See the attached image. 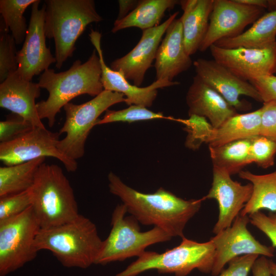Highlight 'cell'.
<instances>
[{"instance_id": "1", "label": "cell", "mask_w": 276, "mask_h": 276, "mask_svg": "<svg viewBox=\"0 0 276 276\" xmlns=\"http://www.w3.org/2000/svg\"><path fill=\"white\" fill-rule=\"evenodd\" d=\"M109 191L118 196L127 212L145 225H154L172 238L184 237L188 222L199 211L202 198L185 200L162 187L153 193H144L129 187L114 173L108 175Z\"/></svg>"}, {"instance_id": "2", "label": "cell", "mask_w": 276, "mask_h": 276, "mask_svg": "<svg viewBox=\"0 0 276 276\" xmlns=\"http://www.w3.org/2000/svg\"><path fill=\"white\" fill-rule=\"evenodd\" d=\"M101 66L99 57L95 49L84 63L75 61L70 68L56 73L49 68L42 73L37 83L40 87L49 92L48 98L36 103L41 120L47 119L52 127L57 114L74 98L86 94L96 97L104 90L101 82Z\"/></svg>"}, {"instance_id": "3", "label": "cell", "mask_w": 276, "mask_h": 276, "mask_svg": "<svg viewBox=\"0 0 276 276\" xmlns=\"http://www.w3.org/2000/svg\"><path fill=\"white\" fill-rule=\"evenodd\" d=\"M103 242L95 224L79 214L65 223L40 228L34 245L38 251L52 252L65 267L85 269L95 264Z\"/></svg>"}, {"instance_id": "4", "label": "cell", "mask_w": 276, "mask_h": 276, "mask_svg": "<svg viewBox=\"0 0 276 276\" xmlns=\"http://www.w3.org/2000/svg\"><path fill=\"white\" fill-rule=\"evenodd\" d=\"M30 191L32 207L41 228L65 223L80 214L73 189L57 165L42 164Z\"/></svg>"}, {"instance_id": "5", "label": "cell", "mask_w": 276, "mask_h": 276, "mask_svg": "<svg viewBox=\"0 0 276 276\" xmlns=\"http://www.w3.org/2000/svg\"><path fill=\"white\" fill-rule=\"evenodd\" d=\"M44 32L55 43L56 67L60 69L76 50L75 43L93 22L103 20L94 0H46Z\"/></svg>"}, {"instance_id": "6", "label": "cell", "mask_w": 276, "mask_h": 276, "mask_svg": "<svg viewBox=\"0 0 276 276\" xmlns=\"http://www.w3.org/2000/svg\"><path fill=\"white\" fill-rule=\"evenodd\" d=\"M181 239L178 246L164 252L146 251L115 276H137L152 269L175 276H187L194 269L211 273L215 255L213 242L210 240L200 243L185 236Z\"/></svg>"}, {"instance_id": "7", "label": "cell", "mask_w": 276, "mask_h": 276, "mask_svg": "<svg viewBox=\"0 0 276 276\" xmlns=\"http://www.w3.org/2000/svg\"><path fill=\"white\" fill-rule=\"evenodd\" d=\"M125 205L118 204L111 217V229L103 241L95 264L104 265L113 262L123 261L133 257L138 258L150 245L171 240L172 237L161 228L154 226L141 232L139 222L131 215L125 217Z\"/></svg>"}, {"instance_id": "8", "label": "cell", "mask_w": 276, "mask_h": 276, "mask_svg": "<svg viewBox=\"0 0 276 276\" xmlns=\"http://www.w3.org/2000/svg\"><path fill=\"white\" fill-rule=\"evenodd\" d=\"M124 97L119 93L104 90L84 103L66 104L63 107L65 120L58 132L60 134L65 133V136L58 142L59 150L74 160L82 157L86 141L91 129L97 125L100 116L110 106L125 102Z\"/></svg>"}, {"instance_id": "9", "label": "cell", "mask_w": 276, "mask_h": 276, "mask_svg": "<svg viewBox=\"0 0 276 276\" xmlns=\"http://www.w3.org/2000/svg\"><path fill=\"white\" fill-rule=\"evenodd\" d=\"M41 227L32 206L14 217L0 221V276H6L33 260L34 243Z\"/></svg>"}, {"instance_id": "10", "label": "cell", "mask_w": 276, "mask_h": 276, "mask_svg": "<svg viewBox=\"0 0 276 276\" xmlns=\"http://www.w3.org/2000/svg\"><path fill=\"white\" fill-rule=\"evenodd\" d=\"M60 135L46 128L34 127L13 140L0 143V159L5 166H11L50 157L60 160L68 172H75L76 160L67 157L57 147Z\"/></svg>"}, {"instance_id": "11", "label": "cell", "mask_w": 276, "mask_h": 276, "mask_svg": "<svg viewBox=\"0 0 276 276\" xmlns=\"http://www.w3.org/2000/svg\"><path fill=\"white\" fill-rule=\"evenodd\" d=\"M248 223V216L239 214L230 227L211 238L215 248L212 276H217L226 264L239 256L251 254L267 257L274 256V247L256 240L247 228Z\"/></svg>"}, {"instance_id": "12", "label": "cell", "mask_w": 276, "mask_h": 276, "mask_svg": "<svg viewBox=\"0 0 276 276\" xmlns=\"http://www.w3.org/2000/svg\"><path fill=\"white\" fill-rule=\"evenodd\" d=\"M264 11L263 8L236 0H214L208 31L199 51L204 52L221 39L241 34L246 26L261 17Z\"/></svg>"}, {"instance_id": "13", "label": "cell", "mask_w": 276, "mask_h": 276, "mask_svg": "<svg viewBox=\"0 0 276 276\" xmlns=\"http://www.w3.org/2000/svg\"><path fill=\"white\" fill-rule=\"evenodd\" d=\"M213 59L238 77L248 82L273 75L276 68V41L258 48L210 47Z\"/></svg>"}, {"instance_id": "14", "label": "cell", "mask_w": 276, "mask_h": 276, "mask_svg": "<svg viewBox=\"0 0 276 276\" xmlns=\"http://www.w3.org/2000/svg\"><path fill=\"white\" fill-rule=\"evenodd\" d=\"M40 0L31 6V13L26 36L21 49L17 51V72L25 80L32 81L34 76L49 69L56 62L50 48L46 45L44 32L45 4L39 8Z\"/></svg>"}, {"instance_id": "15", "label": "cell", "mask_w": 276, "mask_h": 276, "mask_svg": "<svg viewBox=\"0 0 276 276\" xmlns=\"http://www.w3.org/2000/svg\"><path fill=\"white\" fill-rule=\"evenodd\" d=\"M252 186L249 183L242 185L233 180L225 170L213 167L212 186L207 195L202 198L214 199L218 204L219 215L213 227L215 235L230 227L249 200Z\"/></svg>"}, {"instance_id": "16", "label": "cell", "mask_w": 276, "mask_h": 276, "mask_svg": "<svg viewBox=\"0 0 276 276\" xmlns=\"http://www.w3.org/2000/svg\"><path fill=\"white\" fill-rule=\"evenodd\" d=\"M193 64L196 75L237 110H247L250 108L249 103L240 100L241 96L262 102L259 93L249 82L238 77L214 59L198 58Z\"/></svg>"}, {"instance_id": "17", "label": "cell", "mask_w": 276, "mask_h": 276, "mask_svg": "<svg viewBox=\"0 0 276 276\" xmlns=\"http://www.w3.org/2000/svg\"><path fill=\"white\" fill-rule=\"evenodd\" d=\"M178 13V11L175 12L161 24L143 31L141 38L134 48L124 56L113 61L110 68L121 72L126 79L140 87L147 71L155 59L163 36Z\"/></svg>"}, {"instance_id": "18", "label": "cell", "mask_w": 276, "mask_h": 276, "mask_svg": "<svg viewBox=\"0 0 276 276\" xmlns=\"http://www.w3.org/2000/svg\"><path fill=\"white\" fill-rule=\"evenodd\" d=\"M89 36L99 57L102 70L101 82L104 90L123 94L126 97L125 103L127 105L150 107L157 97L158 89L179 84L176 81L156 80L144 87L131 84L121 72L112 70L106 64L101 47V34L91 30Z\"/></svg>"}, {"instance_id": "19", "label": "cell", "mask_w": 276, "mask_h": 276, "mask_svg": "<svg viewBox=\"0 0 276 276\" xmlns=\"http://www.w3.org/2000/svg\"><path fill=\"white\" fill-rule=\"evenodd\" d=\"M40 89L38 83L24 80L16 71L1 83L0 107L17 114L34 127L45 128L35 103Z\"/></svg>"}, {"instance_id": "20", "label": "cell", "mask_w": 276, "mask_h": 276, "mask_svg": "<svg viewBox=\"0 0 276 276\" xmlns=\"http://www.w3.org/2000/svg\"><path fill=\"white\" fill-rule=\"evenodd\" d=\"M165 34L155 59L156 78L173 81L175 77L189 69L193 62L185 49L180 18L172 22Z\"/></svg>"}, {"instance_id": "21", "label": "cell", "mask_w": 276, "mask_h": 276, "mask_svg": "<svg viewBox=\"0 0 276 276\" xmlns=\"http://www.w3.org/2000/svg\"><path fill=\"white\" fill-rule=\"evenodd\" d=\"M186 103L189 116L196 115L208 119L215 128L238 113L234 107L196 75L187 91Z\"/></svg>"}, {"instance_id": "22", "label": "cell", "mask_w": 276, "mask_h": 276, "mask_svg": "<svg viewBox=\"0 0 276 276\" xmlns=\"http://www.w3.org/2000/svg\"><path fill=\"white\" fill-rule=\"evenodd\" d=\"M213 4L214 0L180 1L184 44L190 56L199 50L206 35Z\"/></svg>"}, {"instance_id": "23", "label": "cell", "mask_w": 276, "mask_h": 276, "mask_svg": "<svg viewBox=\"0 0 276 276\" xmlns=\"http://www.w3.org/2000/svg\"><path fill=\"white\" fill-rule=\"evenodd\" d=\"M180 4L177 0H140L136 7L126 17L116 20L111 32L131 27H136L143 31L159 25L167 10L173 9Z\"/></svg>"}, {"instance_id": "24", "label": "cell", "mask_w": 276, "mask_h": 276, "mask_svg": "<svg viewBox=\"0 0 276 276\" xmlns=\"http://www.w3.org/2000/svg\"><path fill=\"white\" fill-rule=\"evenodd\" d=\"M276 37V10L263 14L252 26L241 34L221 39L214 44L222 48L239 47L258 48L275 41Z\"/></svg>"}, {"instance_id": "25", "label": "cell", "mask_w": 276, "mask_h": 276, "mask_svg": "<svg viewBox=\"0 0 276 276\" xmlns=\"http://www.w3.org/2000/svg\"><path fill=\"white\" fill-rule=\"evenodd\" d=\"M239 177L249 181L252 186L251 196L240 215L248 216L261 210L276 213V170L258 175L249 171H241Z\"/></svg>"}, {"instance_id": "26", "label": "cell", "mask_w": 276, "mask_h": 276, "mask_svg": "<svg viewBox=\"0 0 276 276\" xmlns=\"http://www.w3.org/2000/svg\"><path fill=\"white\" fill-rule=\"evenodd\" d=\"M261 122V108L248 113H237L216 128L214 137L209 146H219L258 135Z\"/></svg>"}, {"instance_id": "27", "label": "cell", "mask_w": 276, "mask_h": 276, "mask_svg": "<svg viewBox=\"0 0 276 276\" xmlns=\"http://www.w3.org/2000/svg\"><path fill=\"white\" fill-rule=\"evenodd\" d=\"M251 138L240 140L216 147L209 146L213 167L226 170L231 175L239 173L252 163L250 149Z\"/></svg>"}, {"instance_id": "28", "label": "cell", "mask_w": 276, "mask_h": 276, "mask_svg": "<svg viewBox=\"0 0 276 276\" xmlns=\"http://www.w3.org/2000/svg\"><path fill=\"white\" fill-rule=\"evenodd\" d=\"M45 158L0 167V197L30 189L37 171Z\"/></svg>"}, {"instance_id": "29", "label": "cell", "mask_w": 276, "mask_h": 276, "mask_svg": "<svg viewBox=\"0 0 276 276\" xmlns=\"http://www.w3.org/2000/svg\"><path fill=\"white\" fill-rule=\"evenodd\" d=\"M36 0H1L0 13L16 44L24 42L28 27L24 16L26 9Z\"/></svg>"}, {"instance_id": "30", "label": "cell", "mask_w": 276, "mask_h": 276, "mask_svg": "<svg viewBox=\"0 0 276 276\" xmlns=\"http://www.w3.org/2000/svg\"><path fill=\"white\" fill-rule=\"evenodd\" d=\"M172 120L185 125L188 132L186 145L190 149H197L203 143L209 144L214 137L216 128L204 117L192 115L188 119Z\"/></svg>"}, {"instance_id": "31", "label": "cell", "mask_w": 276, "mask_h": 276, "mask_svg": "<svg viewBox=\"0 0 276 276\" xmlns=\"http://www.w3.org/2000/svg\"><path fill=\"white\" fill-rule=\"evenodd\" d=\"M0 81H5L18 69L16 42L3 19L0 23Z\"/></svg>"}, {"instance_id": "32", "label": "cell", "mask_w": 276, "mask_h": 276, "mask_svg": "<svg viewBox=\"0 0 276 276\" xmlns=\"http://www.w3.org/2000/svg\"><path fill=\"white\" fill-rule=\"evenodd\" d=\"M156 119L171 120L172 117H165L162 112H153L143 106L132 105L120 110H107L103 118L99 119L97 125L117 122L131 123Z\"/></svg>"}, {"instance_id": "33", "label": "cell", "mask_w": 276, "mask_h": 276, "mask_svg": "<svg viewBox=\"0 0 276 276\" xmlns=\"http://www.w3.org/2000/svg\"><path fill=\"white\" fill-rule=\"evenodd\" d=\"M250 158L259 167L266 169L274 165L276 155V141L258 135L252 137Z\"/></svg>"}, {"instance_id": "34", "label": "cell", "mask_w": 276, "mask_h": 276, "mask_svg": "<svg viewBox=\"0 0 276 276\" xmlns=\"http://www.w3.org/2000/svg\"><path fill=\"white\" fill-rule=\"evenodd\" d=\"M31 206L30 189L0 197V221L17 216Z\"/></svg>"}, {"instance_id": "35", "label": "cell", "mask_w": 276, "mask_h": 276, "mask_svg": "<svg viewBox=\"0 0 276 276\" xmlns=\"http://www.w3.org/2000/svg\"><path fill=\"white\" fill-rule=\"evenodd\" d=\"M34 127L20 117L19 119L2 121L0 122V142L5 143L13 140Z\"/></svg>"}, {"instance_id": "36", "label": "cell", "mask_w": 276, "mask_h": 276, "mask_svg": "<svg viewBox=\"0 0 276 276\" xmlns=\"http://www.w3.org/2000/svg\"><path fill=\"white\" fill-rule=\"evenodd\" d=\"M248 217L249 222L264 233L276 248V213L270 212L266 215L258 211Z\"/></svg>"}, {"instance_id": "37", "label": "cell", "mask_w": 276, "mask_h": 276, "mask_svg": "<svg viewBox=\"0 0 276 276\" xmlns=\"http://www.w3.org/2000/svg\"><path fill=\"white\" fill-rule=\"evenodd\" d=\"M260 134L276 141V101L263 103Z\"/></svg>"}, {"instance_id": "38", "label": "cell", "mask_w": 276, "mask_h": 276, "mask_svg": "<svg viewBox=\"0 0 276 276\" xmlns=\"http://www.w3.org/2000/svg\"><path fill=\"white\" fill-rule=\"evenodd\" d=\"M259 255L251 254L236 257L228 264L217 276H248L252 266Z\"/></svg>"}, {"instance_id": "39", "label": "cell", "mask_w": 276, "mask_h": 276, "mask_svg": "<svg viewBox=\"0 0 276 276\" xmlns=\"http://www.w3.org/2000/svg\"><path fill=\"white\" fill-rule=\"evenodd\" d=\"M249 82L259 93L262 102L276 101V76L267 75L255 79Z\"/></svg>"}, {"instance_id": "40", "label": "cell", "mask_w": 276, "mask_h": 276, "mask_svg": "<svg viewBox=\"0 0 276 276\" xmlns=\"http://www.w3.org/2000/svg\"><path fill=\"white\" fill-rule=\"evenodd\" d=\"M251 270L252 276H271L269 260L265 256H261L258 258L254 262Z\"/></svg>"}, {"instance_id": "41", "label": "cell", "mask_w": 276, "mask_h": 276, "mask_svg": "<svg viewBox=\"0 0 276 276\" xmlns=\"http://www.w3.org/2000/svg\"><path fill=\"white\" fill-rule=\"evenodd\" d=\"M137 0H119V11L117 20H120L126 17L133 11L138 5Z\"/></svg>"}, {"instance_id": "42", "label": "cell", "mask_w": 276, "mask_h": 276, "mask_svg": "<svg viewBox=\"0 0 276 276\" xmlns=\"http://www.w3.org/2000/svg\"><path fill=\"white\" fill-rule=\"evenodd\" d=\"M237 2L263 8L264 9L268 8V0H236Z\"/></svg>"}, {"instance_id": "43", "label": "cell", "mask_w": 276, "mask_h": 276, "mask_svg": "<svg viewBox=\"0 0 276 276\" xmlns=\"http://www.w3.org/2000/svg\"><path fill=\"white\" fill-rule=\"evenodd\" d=\"M269 268L272 276H276V263L269 260Z\"/></svg>"}, {"instance_id": "44", "label": "cell", "mask_w": 276, "mask_h": 276, "mask_svg": "<svg viewBox=\"0 0 276 276\" xmlns=\"http://www.w3.org/2000/svg\"><path fill=\"white\" fill-rule=\"evenodd\" d=\"M275 73H276V68H275Z\"/></svg>"}]
</instances>
